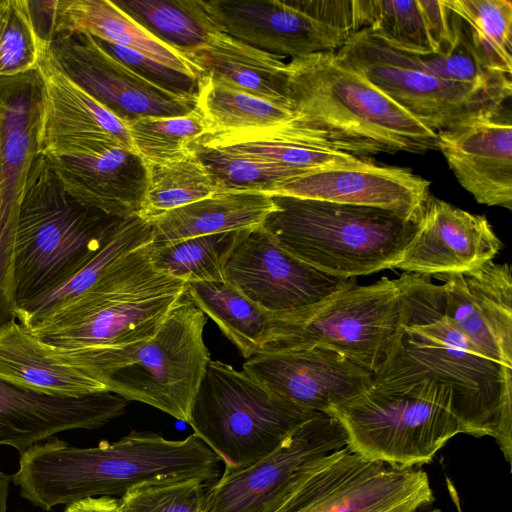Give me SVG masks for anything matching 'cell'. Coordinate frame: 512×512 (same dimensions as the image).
<instances>
[{
	"label": "cell",
	"mask_w": 512,
	"mask_h": 512,
	"mask_svg": "<svg viewBox=\"0 0 512 512\" xmlns=\"http://www.w3.org/2000/svg\"><path fill=\"white\" fill-rule=\"evenodd\" d=\"M43 80L37 70L0 79V233L15 239L19 206L40 157Z\"/></svg>",
	"instance_id": "obj_22"
},
{
	"label": "cell",
	"mask_w": 512,
	"mask_h": 512,
	"mask_svg": "<svg viewBox=\"0 0 512 512\" xmlns=\"http://www.w3.org/2000/svg\"><path fill=\"white\" fill-rule=\"evenodd\" d=\"M0 205H1V160H0ZM14 241L0 233V327L15 319L10 299L11 269Z\"/></svg>",
	"instance_id": "obj_44"
},
{
	"label": "cell",
	"mask_w": 512,
	"mask_h": 512,
	"mask_svg": "<svg viewBox=\"0 0 512 512\" xmlns=\"http://www.w3.org/2000/svg\"><path fill=\"white\" fill-rule=\"evenodd\" d=\"M130 217L110 215L86 202L40 155L16 223L10 287L14 315L82 269Z\"/></svg>",
	"instance_id": "obj_4"
},
{
	"label": "cell",
	"mask_w": 512,
	"mask_h": 512,
	"mask_svg": "<svg viewBox=\"0 0 512 512\" xmlns=\"http://www.w3.org/2000/svg\"><path fill=\"white\" fill-rule=\"evenodd\" d=\"M272 197L276 209L261 227L290 255L340 278L395 268L419 225L377 207Z\"/></svg>",
	"instance_id": "obj_5"
},
{
	"label": "cell",
	"mask_w": 512,
	"mask_h": 512,
	"mask_svg": "<svg viewBox=\"0 0 512 512\" xmlns=\"http://www.w3.org/2000/svg\"><path fill=\"white\" fill-rule=\"evenodd\" d=\"M291 122L261 129L209 135L200 144L229 148L294 169L304 175L373 163L370 158L331 149L315 134Z\"/></svg>",
	"instance_id": "obj_29"
},
{
	"label": "cell",
	"mask_w": 512,
	"mask_h": 512,
	"mask_svg": "<svg viewBox=\"0 0 512 512\" xmlns=\"http://www.w3.org/2000/svg\"><path fill=\"white\" fill-rule=\"evenodd\" d=\"M59 34H88L197 79L201 74L185 54L152 35L112 0H56L53 37Z\"/></svg>",
	"instance_id": "obj_28"
},
{
	"label": "cell",
	"mask_w": 512,
	"mask_h": 512,
	"mask_svg": "<svg viewBox=\"0 0 512 512\" xmlns=\"http://www.w3.org/2000/svg\"><path fill=\"white\" fill-rule=\"evenodd\" d=\"M367 29L394 49L429 56L455 48L459 19L445 0H368Z\"/></svg>",
	"instance_id": "obj_27"
},
{
	"label": "cell",
	"mask_w": 512,
	"mask_h": 512,
	"mask_svg": "<svg viewBox=\"0 0 512 512\" xmlns=\"http://www.w3.org/2000/svg\"><path fill=\"white\" fill-rule=\"evenodd\" d=\"M127 126L132 149L145 163L191 156L209 135L207 124L196 107L186 115L139 118Z\"/></svg>",
	"instance_id": "obj_39"
},
{
	"label": "cell",
	"mask_w": 512,
	"mask_h": 512,
	"mask_svg": "<svg viewBox=\"0 0 512 512\" xmlns=\"http://www.w3.org/2000/svg\"><path fill=\"white\" fill-rule=\"evenodd\" d=\"M113 3L152 35L186 56L217 32L202 0H114Z\"/></svg>",
	"instance_id": "obj_36"
},
{
	"label": "cell",
	"mask_w": 512,
	"mask_h": 512,
	"mask_svg": "<svg viewBox=\"0 0 512 512\" xmlns=\"http://www.w3.org/2000/svg\"><path fill=\"white\" fill-rule=\"evenodd\" d=\"M11 477L0 471V512H7V498Z\"/></svg>",
	"instance_id": "obj_47"
},
{
	"label": "cell",
	"mask_w": 512,
	"mask_h": 512,
	"mask_svg": "<svg viewBox=\"0 0 512 512\" xmlns=\"http://www.w3.org/2000/svg\"><path fill=\"white\" fill-rule=\"evenodd\" d=\"M64 512H120L119 499L111 496L89 497L68 505Z\"/></svg>",
	"instance_id": "obj_46"
},
{
	"label": "cell",
	"mask_w": 512,
	"mask_h": 512,
	"mask_svg": "<svg viewBox=\"0 0 512 512\" xmlns=\"http://www.w3.org/2000/svg\"><path fill=\"white\" fill-rule=\"evenodd\" d=\"M287 97L293 125L329 148L361 158L437 150V133L412 116L336 52L287 62Z\"/></svg>",
	"instance_id": "obj_3"
},
{
	"label": "cell",
	"mask_w": 512,
	"mask_h": 512,
	"mask_svg": "<svg viewBox=\"0 0 512 512\" xmlns=\"http://www.w3.org/2000/svg\"><path fill=\"white\" fill-rule=\"evenodd\" d=\"M197 157L212 175L217 192H260L271 195L299 171L229 148L198 144Z\"/></svg>",
	"instance_id": "obj_40"
},
{
	"label": "cell",
	"mask_w": 512,
	"mask_h": 512,
	"mask_svg": "<svg viewBox=\"0 0 512 512\" xmlns=\"http://www.w3.org/2000/svg\"><path fill=\"white\" fill-rule=\"evenodd\" d=\"M430 186V181L408 168L373 162L302 175L282 183L271 196L377 207L419 222L431 196Z\"/></svg>",
	"instance_id": "obj_21"
},
{
	"label": "cell",
	"mask_w": 512,
	"mask_h": 512,
	"mask_svg": "<svg viewBox=\"0 0 512 512\" xmlns=\"http://www.w3.org/2000/svg\"><path fill=\"white\" fill-rule=\"evenodd\" d=\"M45 47L27 0H0V79L37 70Z\"/></svg>",
	"instance_id": "obj_41"
},
{
	"label": "cell",
	"mask_w": 512,
	"mask_h": 512,
	"mask_svg": "<svg viewBox=\"0 0 512 512\" xmlns=\"http://www.w3.org/2000/svg\"><path fill=\"white\" fill-rule=\"evenodd\" d=\"M94 40L104 51L150 82L182 96L196 97V77L152 60L137 51L96 38Z\"/></svg>",
	"instance_id": "obj_43"
},
{
	"label": "cell",
	"mask_w": 512,
	"mask_h": 512,
	"mask_svg": "<svg viewBox=\"0 0 512 512\" xmlns=\"http://www.w3.org/2000/svg\"><path fill=\"white\" fill-rule=\"evenodd\" d=\"M336 55L436 133L503 112L512 92L439 78L373 36H351Z\"/></svg>",
	"instance_id": "obj_12"
},
{
	"label": "cell",
	"mask_w": 512,
	"mask_h": 512,
	"mask_svg": "<svg viewBox=\"0 0 512 512\" xmlns=\"http://www.w3.org/2000/svg\"><path fill=\"white\" fill-rule=\"evenodd\" d=\"M38 71L43 80L40 154L56 143L80 139L107 140L132 149L127 124L64 76L46 47Z\"/></svg>",
	"instance_id": "obj_26"
},
{
	"label": "cell",
	"mask_w": 512,
	"mask_h": 512,
	"mask_svg": "<svg viewBox=\"0 0 512 512\" xmlns=\"http://www.w3.org/2000/svg\"><path fill=\"white\" fill-rule=\"evenodd\" d=\"M0 380L57 397L109 392L99 379L62 359L16 318L0 327Z\"/></svg>",
	"instance_id": "obj_25"
},
{
	"label": "cell",
	"mask_w": 512,
	"mask_h": 512,
	"mask_svg": "<svg viewBox=\"0 0 512 512\" xmlns=\"http://www.w3.org/2000/svg\"><path fill=\"white\" fill-rule=\"evenodd\" d=\"M346 445V433L338 419L319 412L257 462L224 471L206 490V512H260L302 466Z\"/></svg>",
	"instance_id": "obj_16"
},
{
	"label": "cell",
	"mask_w": 512,
	"mask_h": 512,
	"mask_svg": "<svg viewBox=\"0 0 512 512\" xmlns=\"http://www.w3.org/2000/svg\"><path fill=\"white\" fill-rule=\"evenodd\" d=\"M246 230L191 237L167 244H149L152 266L187 282L224 281V269Z\"/></svg>",
	"instance_id": "obj_37"
},
{
	"label": "cell",
	"mask_w": 512,
	"mask_h": 512,
	"mask_svg": "<svg viewBox=\"0 0 512 512\" xmlns=\"http://www.w3.org/2000/svg\"><path fill=\"white\" fill-rule=\"evenodd\" d=\"M501 248V240L484 215L431 195L395 268L425 276L467 272L493 260Z\"/></svg>",
	"instance_id": "obj_20"
},
{
	"label": "cell",
	"mask_w": 512,
	"mask_h": 512,
	"mask_svg": "<svg viewBox=\"0 0 512 512\" xmlns=\"http://www.w3.org/2000/svg\"><path fill=\"white\" fill-rule=\"evenodd\" d=\"M403 315L395 346L373 386L403 389L431 382L451 394L460 433L490 436L512 456V368L481 354L447 319L441 285L404 273Z\"/></svg>",
	"instance_id": "obj_1"
},
{
	"label": "cell",
	"mask_w": 512,
	"mask_h": 512,
	"mask_svg": "<svg viewBox=\"0 0 512 512\" xmlns=\"http://www.w3.org/2000/svg\"><path fill=\"white\" fill-rule=\"evenodd\" d=\"M451 402L450 392L431 382L403 389L372 385L325 413L338 419L356 454L410 468L430 463L460 433Z\"/></svg>",
	"instance_id": "obj_9"
},
{
	"label": "cell",
	"mask_w": 512,
	"mask_h": 512,
	"mask_svg": "<svg viewBox=\"0 0 512 512\" xmlns=\"http://www.w3.org/2000/svg\"><path fill=\"white\" fill-rule=\"evenodd\" d=\"M459 184L479 204L512 209V126L501 113L437 133Z\"/></svg>",
	"instance_id": "obj_24"
},
{
	"label": "cell",
	"mask_w": 512,
	"mask_h": 512,
	"mask_svg": "<svg viewBox=\"0 0 512 512\" xmlns=\"http://www.w3.org/2000/svg\"><path fill=\"white\" fill-rule=\"evenodd\" d=\"M220 463L194 433L169 440L155 432L131 431L89 448L51 437L23 452L10 477L23 498L49 511L89 497L122 496L156 481L197 478L211 485L221 476Z\"/></svg>",
	"instance_id": "obj_2"
},
{
	"label": "cell",
	"mask_w": 512,
	"mask_h": 512,
	"mask_svg": "<svg viewBox=\"0 0 512 512\" xmlns=\"http://www.w3.org/2000/svg\"><path fill=\"white\" fill-rule=\"evenodd\" d=\"M46 52L64 76L125 124L145 117L182 116L196 107V97L150 82L104 51L88 34L55 35Z\"/></svg>",
	"instance_id": "obj_14"
},
{
	"label": "cell",
	"mask_w": 512,
	"mask_h": 512,
	"mask_svg": "<svg viewBox=\"0 0 512 512\" xmlns=\"http://www.w3.org/2000/svg\"><path fill=\"white\" fill-rule=\"evenodd\" d=\"M460 19L462 30L479 64L511 78L512 2L509 0H445Z\"/></svg>",
	"instance_id": "obj_35"
},
{
	"label": "cell",
	"mask_w": 512,
	"mask_h": 512,
	"mask_svg": "<svg viewBox=\"0 0 512 512\" xmlns=\"http://www.w3.org/2000/svg\"><path fill=\"white\" fill-rule=\"evenodd\" d=\"M41 155L86 202L110 215H138L147 170L133 149L107 140L80 139L56 143Z\"/></svg>",
	"instance_id": "obj_17"
},
{
	"label": "cell",
	"mask_w": 512,
	"mask_h": 512,
	"mask_svg": "<svg viewBox=\"0 0 512 512\" xmlns=\"http://www.w3.org/2000/svg\"><path fill=\"white\" fill-rule=\"evenodd\" d=\"M148 247L126 256L90 291L27 329L48 346L77 352L121 349L151 339L186 282L157 271Z\"/></svg>",
	"instance_id": "obj_6"
},
{
	"label": "cell",
	"mask_w": 512,
	"mask_h": 512,
	"mask_svg": "<svg viewBox=\"0 0 512 512\" xmlns=\"http://www.w3.org/2000/svg\"><path fill=\"white\" fill-rule=\"evenodd\" d=\"M127 402L111 392L79 398L50 396L0 380V445L21 455L57 433L104 426L125 412Z\"/></svg>",
	"instance_id": "obj_23"
},
{
	"label": "cell",
	"mask_w": 512,
	"mask_h": 512,
	"mask_svg": "<svg viewBox=\"0 0 512 512\" xmlns=\"http://www.w3.org/2000/svg\"><path fill=\"white\" fill-rule=\"evenodd\" d=\"M28 7L36 33L44 46L53 38V21L56 0L28 1Z\"/></svg>",
	"instance_id": "obj_45"
},
{
	"label": "cell",
	"mask_w": 512,
	"mask_h": 512,
	"mask_svg": "<svg viewBox=\"0 0 512 512\" xmlns=\"http://www.w3.org/2000/svg\"><path fill=\"white\" fill-rule=\"evenodd\" d=\"M243 372L303 408L327 412L373 385V373L323 347L259 353Z\"/></svg>",
	"instance_id": "obj_18"
},
{
	"label": "cell",
	"mask_w": 512,
	"mask_h": 512,
	"mask_svg": "<svg viewBox=\"0 0 512 512\" xmlns=\"http://www.w3.org/2000/svg\"><path fill=\"white\" fill-rule=\"evenodd\" d=\"M187 57L199 69L200 76L221 79L252 95L290 107L287 62L280 56L217 31Z\"/></svg>",
	"instance_id": "obj_31"
},
{
	"label": "cell",
	"mask_w": 512,
	"mask_h": 512,
	"mask_svg": "<svg viewBox=\"0 0 512 512\" xmlns=\"http://www.w3.org/2000/svg\"><path fill=\"white\" fill-rule=\"evenodd\" d=\"M441 280L444 313L486 358L512 368V274L508 263L493 260Z\"/></svg>",
	"instance_id": "obj_19"
},
{
	"label": "cell",
	"mask_w": 512,
	"mask_h": 512,
	"mask_svg": "<svg viewBox=\"0 0 512 512\" xmlns=\"http://www.w3.org/2000/svg\"><path fill=\"white\" fill-rule=\"evenodd\" d=\"M185 295L249 359L269 340L276 313L268 312L224 281L187 282Z\"/></svg>",
	"instance_id": "obj_32"
},
{
	"label": "cell",
	"mask_w": 512,
	"mask_h": 512,
	"mask_svg": "<svg viewBox=\"0 0 512 512\" xmlns=\"http://www.w3.org/2000/svg\"><path fill=\"white\" fill-rule=\"evenodd\" d=\"M225 281L272 313L316 304L356 284L321 272L283 250L260 226L246 231L229 257Z\"/></svg>",
	"instance_id": "obj_15"
},
{
	"label": "cell",
	"mask_w": 512,
	"mask_h": 512,
	"mask_svg": "<svg viewBox=\"0 0 512 512\" xmlns=\"http://www.w3.org/2000/svg\"><path fill=\"white\" fill-rule=\"evenodd\" d=\"M276 209L260 192H222L169 211L153 221V245L262 226Z\"/></svg>",
	"instance_id": "obj_30"
},
{
	"label": "cell",
	"mask_w": 512,
	"mask_h": 512,
	"mask_svg": "<svg viewBox=\"0 0 512 512\" xmlns=\"http://www.w3.org/2000/svg\"><path fill=\"white\" fill-rule=\"evenodd\" d=\"M196 108L209 135L283 125L295 117L289 106L262 99L209 75L197 80Z\"/></svg>",
	"instance_id": "obj_34"
},
{
	"label": "cell",
	"mask_w": 512,
	"mask_h": 512,
	"mask_svg": "<svg viewBox=\"0 0 512 512\" xmlns=\"http://www.w3.org/2000/svg\"><path fill=\"white\" fill-rule=\"evenodd\" d=\"M145 165L147 182L138 216L148 222L218 193L212 175L196 153L174 161Z\"/></svg>",
	"instance_id": "obj_38"
},
{
	"label": "cell",
	"mask_w": 512,
	"mask_h": 512,
	"mask_svg": "<svg viewBox=\"0 0 512 512\" xmlns=\"http://www.w3.org/2000/svg\"><path fill=\"white\" fill-rule=\"evenodd\" d=\"M197 478L144 483L119 498L120 512H206L207 496Z\"/></svg>",
	"instance_id": "obj_42"
},
{
	"label": "cell",
	"mask_w": 512,
	"mask_h": 512,
	"mask_svg": "<svg viewBox=\"0 0 512 512\" xmlns=\"http://www.w3.org/2000/svg\"><path fill=\"white\" fill-rule=\"evenodd\" d=\"M433 502L422 469L370 461L345 446L302 466L260 512H421Z\"/></svg>",
	"instance_id": "obj_10"
},
{
	"label": "cell",
	"mask_w": 512,
	"mask_h": 512,
	"mask_svg": "<svg viewBox=\"0 0 512 512\" xmlns=\"http://www.w3.org/2000/svg\"><path fill=\"white\" fill-rule=\"evenodd\" d=\"M217 31L268 53L336 52L367 28L366 0H202Z\"/></svg>",
	"instance_id": "obj_13"
},
{
	"label": "cell",
	"mask_w": 512,
	"mask_h": 512,
	"mask_svg": "<svg viewBox=\"0 0 512 512\" xmlns=\"http://www.w3.org/2000/svg\"><path fill=\"white\" fill-rule=\"evenodd\" d=\"M428 512H442V511L440 509H438V508H435V509H432V510H430Z\"/></svg>",
	"instance_id": "obj_48"
},
{
	"label": "cell",
	"mask_w": 512,
	"mask_h": 512,
	"mask_svg": "<svg viewBox=\"0 0 512 512\" xmlns=\"http://www.w3.org/2000/svg\"><path fill=\"white\" fill-rule=\"evenodd\" d=\"M206 322L184 292L157 333L129 347L125 362L103 378L107 390L187 423L210 361L203 338Z\"/></svg>",
	"instance_id": "obj_11"
},
{
	"label": "cell",
	"mask_w": 512,
	"mask_h": 512,
	"mask_svg": "<svg viewBox=\"0 0 512 512\" xmlns=\"http://www.w3.org/2000/svg\"><path fill=\"white\" fill-rule=\"evenodd\" d=\"M153 242L150 222L132 216L116 235L88 262L61 286L15 313V318L31 328L64 309L94 288L126 256Z\"/></svg>",
	"instance_id": "obj_33"
},
{
	"label": "cell",
	"mask_w": 512,
	"mask_h": 512,
	"mask_svg": "<svg viewBox=\"0 0 512 512\" xmlns=\"http://www.w3.org/2000/svg\"><path fill=\"white\" fill-rule=\"evenodd\" d=\"M403 291V275L383 277L344 288L311 306L276 313L272 334L260 353L323 347L374 375L395 346Z\"/></svg>",
	"instance_id": "obj_8"
},
{
	"label": "cell",
	"mask_w": 512,
	"mask_h": 512,
	"mask_svg": "<svg viewBox=\"0 0 512 512\" xmlns=\"http://www.w3.org/2000/svg\"><path fill=\"white\" fill-rule=\"evenodd\" d=\"M319 412L273 393L243 371L210 360L188 424L224 464L243 469L281 445Z\"/></svg>",
	"instance_id": "obj_7"
}]
</instances>
